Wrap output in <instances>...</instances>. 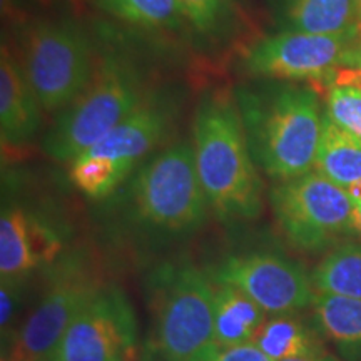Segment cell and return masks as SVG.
<instances>
[{
    "label": "cell",
    "instance_id": "obj_1",
    "mask_svg": "<svg viewBox=\"0 0 361 361\" xmlns=\"http://www.w3.org/2000/svg\"><path fill=\"white\" fill-rule=\"evenodd\" d=\"M233 90L259 171L279 183L314 169L323 112L313 87L252 79Z\"/></svg>",
    "mask_w": 361,
    "mask_h": 361
},
{
    "label": "cell",
    "instance_id": "obj_2",
    "mask_svg": "<svg viewBox=\"0 0 361 361\" xmlns=\"http://www.w3.org/2000/svg\"><path fill=\"white\" fill-rule=\"evenodd\" d=\"M192 151L209 209L226 223L263 214L264 188L247 146L234 90L206 89L192 121Z\"/></svg>",
    "mask_w": 361,
    "mask_h": 361
},
{
    "label": "cell",
    "instance_id": "obj_3",
    "mask_svg": "<svg viewBox=\"0 0 361 361\" xmlns=\"http://www.w3.org/2000/svg\"><path fill=\"white\" fill-rule=\"evenodd\" d=\"M121 188L117 213L141 234L186 238L200 231L207 219L209 204L188 141L149 156Z\"/></svg>",
    "mask_w": 361,
    "mask_h": 361
},
{
    "label": "cell",
    "instance_id": "obj_4",
    "mask_svg": "<svg viewBox=\"0 0 361 361\" xmlns=\"http://www.w3.org/2000/svg\"><path fill=\"white\" fill-rule=\"evenodd\" d=\"M154 89L137 59L123 51L99 57L96 75L87 89L44 134L42 151L51 159L72 162L102 141Z\"/></svg>",
    "mask_w": 361,
    "mask_h": 361
},
{
    "label": "cell",
    "instance_id": "obj_5",
    "mask_svg": "<svg viewBox=\"0 0 361 361\" xmlns=\"http://www.w3.org/2000/svg\"><path fill=\"white\" fill-rule=\"evenodd\" d=\"M149 326L137 361H200L214 343V288L192 264L149 279Z\"/></svg>",
    "mask_w": 361,
    "mask_h": 361
},
{
    "label": "cell",
    "instance_id": "obj_6",
    "mask_svg": "<svg viewBox=\"0 0 361 361\" xmlns=\"http://www.w3.org/2000/svg\"><path fill=\"white\" fill-rule=\"evenodd\" d=\"M99 57L85 27L67 16L32 22L17 52L45 114L67 109L87 89Z\"/></svg>",
    "mask_w": 361,
    "mask_h": 361
},
{
    "label": "cell",
    "instance_id": "obj_7",
    "mask_svg": "<svg viewBox=\"0 0 361 361\" xmlns=\"http://www.w3.org/2000/svg\"><path fill=\"white\" fill-rule=\"evenodd\" d=\"M269 202L283 234L301 251L319 252L355 236L348 191L316 169L279 180L271 188Z\"/></svg>",
    "mask_w": 361,
    "mask_h": 361
},
{
    "label": "cell",
    "instance_id": "obj_8",
    "mask_svg": "<svg viewBox=\"0 0 361 361\" xmlns=\"http://www.w3.org/2000/svg\"><path fill=\"white\" fill-rule=\"evenodd\" d=\"M360 44L361 37L279 30L247 45L239 67L252 79L333 82Z\"/></svg>",
    "mask_w": 361,
    "mask_h": 361
},
{
    "label": "cell",
    "instance_id": "obj_9",
    "mask_svg": "<svg viewBox=\"0 0 361 361\" xmlns=\"http://www.w3.org/2000/svg\"><path fill=\"white\" fill-rule=\"evenodd\" d=\"M101 290L87 269L66 263L47 291L2 350V361H49L75 314Z\"/></svg>",
    "mask_w": 361,
    "mask_h": 361
},
{
    "label": "cell",
    "instance_id": "obj_10",
    "mask_svg": "<svg viewBox=\"0 0 361 361\" xmlns=\"http://www.w3.org/2000/svg\"><path fill=\"white\" fill-rule=\"evenodd\" d=\"M137 323L117 288L99 290L75 314L49 361H133Z\"/></svg>",
    "mask_w": 361,
    "mask_h": 361
},
{
    "label": "cell",
    "instance_id": "obj_11",
    "mask_svg": "<svg viewBox=\"0 0 361 361\" xmlns=\"http://www.w3.org/2000/svg\"><path fill=\"white\" fill-rule=\"evenodd\" d=\"M214 281L236 286L268 314H293L313 303V278L296 261L278 252L250 251L226 258Z\"/></svg>",
    "mask_w": 361,
    "mask_h": 361
},
{
    "label": "cell",
    "instance_id": "obj_12",
    "mask_svg": "<svg viewBox=\"0 0 361 361\" xmlns=\"http://www.w3.org/2000/svg\"><path fill=\"white\" fill-rule=\"evenodd\" d=\"M184 107V92L176 85H161L147 94L121 124L84 154L102 156L137 168V162L168 137Z\"/></svg>",
    "mask_w": 361,
    "mask_h": 361
},
{
    "label": "cell",
    "instance_id": "obj_13",
    "mask_svg": "<svg viewBox=\"0 0 361 361\" xmlns=\"http://www.w3.org/2000/svg\"><path fill=\"white\" fill-rule=\"evenodd\" d=\"M56 229L20 204L4 202L0 216V276L24 281L32 271L52 263L61 252Z\"/></svg>",
    "mask_w": 361,
    "mask_h": 361
},
{
    "label": "cell",
    "instance_id": "obj_14",
    "mask_svg": "<svg viewBox=\"0 0 361 361\" xmlns=\"http://www.w3.org/2000/svg\"><path fill=\"white\" fill-rule=\"evenodd\" d=\"M44 109L6 40L0 54V137L4 149L24 147L37 135Z\"/></svg>",
    "mask_w": 361,
    "mask_h": 361
},
{
    "label": "cell",
    "instance_id": "obj_15",
    "mask_svg": "<svg viewBox=\"0 0 361 361\" xmlns=\"http://www.w3.org/2000/svg\"><path fill=\"white\" fill-rule=\"evenodd\" d=\"M279 30L361 37L358 0H279Z\"/></svg>",
    "mask_w": 361,
    "mask_h": 361
},
{
    "label": "cell",
    "instance_id": "obj_16",
    "mask_svg": "<svg viewBox=\"0 0 361 361\" xmlns=\"http://www.w3.org/2000/svg\"><path fill=\"white\" fill-rule=\"evenodd\" d=\"M214 288V343L238 346L252 343L268 313L236 286L216 281Z\"/></svg>",
    "mask_w": 361,
    "mask_h": 361
},
{
    "label": "cell",
    "instance_id": "obj_17",
    "mask_svg": "<svg viewBox=\"0 0 361 361\" xmlns=\"http://www.w3.org/2000/svg\"><path fill=\"white\" fill-rule=\"evenodd\" d=\"M92 6L123 22L154 34H186L192 30L179 0H90Z\"/></svg>",
    "mask_w": 361,
    "mask_h": 361
},
{
    "label": "cell",
    "instance_id": "obj_18",
    "mask_svg": "<svg viewBox=\"0 0 361 361\" xmlns=\"http://www.w3.org/2000/svg\"><path fill=\"white\" fill-rule=\"evenodd\" d=\"M252 343L273 361L324 355L318 333L291 314H273L266 319Z\"/></svg>",
    "mask_w": 361,
    "mask_h": 361
},
{
    "label": "cell",
    "instance_id": "obj_19",
    "mask_svg": "<svg viewBox=\"0 0 361 361\" xmlns=\"http://www.w3.org/2000/svg\"><path fill=\"white\" fill-rule=\"evenodd\" d=\"M314 169L343 189L361 183V139L338 128L324 111Z\"/></svg>",
    "mask_w": 361,
    "mask_h": 361
},
{
    "label": "cell",
    "instance_id": "obj_20",
    "mask_svg": "<svg viewBox=\"0 0 361 361\" xmlns=\"http://www.w3.org/2000/svg\"><path fill=\"white\" fill-rule=\"evenodd\" d=\"M311 308L318 329L329 340L350 348L361 346V298L316 291Z\"/></svg>",
    "mask_w": 361,
    "mask_h": 361
},
{
    "label": "cell",
    "instance_id": "obj_21",
    "mask_svg": "<svg viewBox=\"0 0 361 361\" xmlns=\"http://www.w3.org/2000/svg\"><path fill=\"white\" fill-rule=\"evenodd\" d=\"M311 278L318 293L361 298V243H341L333 247Z\"/></svg>",
    "mask_w": 361,
    "mask_h": 361
},
{
    "label": "cell",
    "instance_id": "obj_22",
    "mask_svg": "<svg viewBox=\"0 0 361 361\" xmlns=\"http://www.w3.org/2000/svg\"><path fill=\"white\" fill-rule=\"evenodd\" d=\"M134 168L121 164L109 157L82 154L71 162L69 179L75 189L90 200H104L123 186Z\"/></svg>",
    "mask_w": 361,
    "mask_h": 361
},
{
    "label": "cell",
    "instance_id": "obj_23",
    "mask_svg": "<svg viewBox=\"0 0 361 361\" xmlns=\"http://www.w3.org/2000/svg\"><path fill=\"white\" fill-rule=\"evenodd\" d=\"M192 30L202 39L226 42L236 32L239 0H179Z\"/></svg>",
    "mask_w": 361,
    "mask_h": 361
},
{
    "label": "cell",
    "instance_id": "obj_24",
    "mask_svg": "<svg viewBox=\"0 0 361 361\" xmlns=\"http://www.w3.org/2000/svg\"><path fill=\"white\" fill-rule=\"evenodd\" d=\"M324 114L346 133L361 139V75L345 67L329 84Z\"/></svg>",
    "mask_w": 361,
    "mask_h": 361
},
{
    "label": "cell",
    "instance_id": "obj_25",
    "mask_svg": "<svg viewBox=\"0 0 361 361\" xmlns=\"http://www.w3.org/2000/svg\"><path fill=\"white\" fill-rule=\"evenodd\" d=\"M22 283L24 281L2 279V286H0V329H2V343L6 341L7 338V345L13 338L12 324L16 323V314L20 308ZM6 346H4V348H6Z\"/></svg>",
    "mask_w": 361,
    "mask_h": 361
},
{
    "label": "cell",
    "instance_id": "obj_26",
    "mask_svg": "<svg viewBox=\"0 0 361 361\" xmlns=\"http://www.w3.org/2000/svg\"><path fill=\"white\" fill-rule=\"evenodd\" d=\"M200 361H273L255 343L238 346H219L213 343Z\"/></svg>",
    "mask_w": 361,
    "mask_h": 361
},
{
    "label": "cell",
    "instance_id": "obj_27",
    "mask_svg": "<svg viewBox=\"0 0 361 361\" xmlns=\"http://www.w3.org/2000/svg\"><path fill=\"white\" fill-rule=\"evenodd\" d=\"M353 234L361 239V204H355L353 211Z\"/></svg>",
    "mask_w": 361,
    "mask_h": 361
},
{
    "label": "cell",
    "instance_id": "obj_28",
    "mask_svg": "<svg viewBox=\"0 0 361 361\" xmlns=\"http://www.w3.org/2000/svg\"><path fill=\"white\" fill-rule=\"evenodd\" d=\"M350 69L358 71L361 75V44L355 49L353 56H351V59H350Z\"/></svg>",
    "mask_w": 361,
    "mask_h": 361
},
{
    "label": "cell",
    "instance_id": "obj_29",
    "mask_svg": "<svg viewBox=\"0 0 361 361\" xmlns=\"http://www.w3.org/2000/svg\"><path fill=\"white\" fill-rule=\"evenodd\" d=\"M284 361H336V360L324 353L319 356H311V358H295V360H284Z\"/></svg>",
    "mask_w": 361,
    "mask_h": 361
},
{
    "label": "cell",
    "instance_id": "obj_30",
    "mask_svg": "<svg viewBox=\"0 0 361 361\" xmlns=\"http://www.w3.org/2000/svg\"><path fill=\"white\" fill-rule=\"evenodd\" d=\"M358 7H360V22H361V0H358Z\"/></svg>",
    "mask_w": 361,
    "mask_h": 361
}]
</instances>
